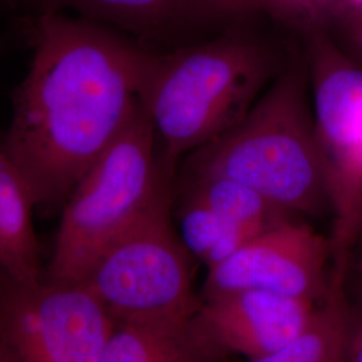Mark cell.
Listing matches in <instances>:
<instances>
[{"label": "cell", "instance_id": "ac0fdd59", "mask_svg": "<svg viewBox=\"0 0 362 362\" xmlns=\"http://www.w3.org/2000/svg\"><path fill=\"white\" fill-rule=\"evenodd\" d=\"M203 19L243 18L260 13L258 0H189Z\"/></svg>", "mask_w": 362, "mask_h": 362}, {"label": "cell", "instance_id": "52a82bcc", "mask_svg": "<svg viewBox=\"0 0 362 362\" xmlns=\"http://www.w3.org/2000/svg\"><path fill=\"white\" fill-rule=\"evenodd\" d=\"M116 324L83 282L0 275V346L10 362H98Z\"/></svg>", "mask_w": 362, "mask_h": 362}, {"label": "cell", "instance_id": "ba28073f", "mask_svg": "<svg viewBox=\"0 0 362 362\" xmlns=\"http://www.w3.org/2000/svg\"><path fill=\"white\" fill-rule=\"evenodd\" d=\"M332 263L330 238L308 223L287 220L209 267L203 298L264 290L320 303L329 287Z\"/></svg>", "mask_w": 362, "mask_h": 362}, {"label": "cell", "instance_id": "44dd1931", "mask_svg": "<svg viewBox=\"0 0 362 362\" xmlns=\"http://www.w3.org/2000/svg\"><path fill=\"white\" fill-rule=\"evenodd\" d=\"M345 285L350 299L353 302H362V269L348 267Z\"/></svg>", "mask_w": 362, "mask_h": 362}, {"label": "cell", "instance_id": "5b68a950", "mask_svg": "<svg viewBox=\"0 0 362 362\" xmlns=\"http://www.w3.org/2000/svg\"><path fill=\"white\" fill-rule=\"evenodd\" d=\"M172 203L173 191L106 247L81 281L116 322H184L200 306L192 257L170 220Z\"/></svg>", "mask_w": 362, "mask_h": 362}, {"label": "cell", "instance_id": "3957f363", "mask_svg": "<svg viewBox=\"0 0 362 362\" xmlns=\"http://www.w3.org/2000/svg\"><path fill=\"white\" fill-rule=\"evenodd\" d=\"M305 66L286 70L238 124L189 153L187 176L240 181L291 215L329 209Z\"/></svg>", "mask_w": 362, "mask_h": 362}, {"label": "cell", "instance_id": "2e32d148", "mask_svg": "<svg viewBox=\"0 0 362 362\" xmlns=\"http://www.w3.org/2000/svg\"><path fill=\"white\" fill-rule=\"evenodd\" d=\"M260 13L303 33L324 25V0H258Z\"/></svg>", "mask_w": 362, "mask_h": 362}, {"label": "cell", "instance_id": "277c9868", "mask_svg": "<svg viewBox=\"0 0 362 362\" xmlns=\"http://www.w3.org/2000/svg\"><path fill=\"white\" fill-rule=\"evenodd\" d=\"M175 177L176 165L164 158L153 124L139 103L66 200L45 275L81 282L106 247L173 191Z\"/></svg>", "mask_w": 362, "mask_h": 362}, {"label": "cell", "instance_id": "7a4b0ae2", "mask_svg": "<svg viewBox=\"0 0 362 362\" xmlns=\"http://www.w3.org/2000/svg\"><path fill=\"white\" fill-rule=\"evenodd\" d=\"M274 74L269 49L233 33L200 45L152 52L139 103L173 165L238 124Z\"/></svg>", "mask_w": 362, "mask_h": 362}, {"label": "cell", "instance_id": "e0dca14e", "mask_svg": "<svg viewBox=\"0 0 362 362\" xmlns=\"http://www.w3.org/2000/svg\"><path fill=\"white\" fill-rule=\"evenodd\" d=\"M324 28L344 52L362 66V8L338 13Z\"/></svg>", "mask_w": 362, "mask_h": 362}, {"label": "cell", "instance_id": "9c48e42d", "mask_svg": "<svg viewBox=\"0 0 362 362\" xmlns=\"http://www.w3.org/2000/svg\"><path fill=\"white\" fill-rule=\"evenodd\" d=\"M318 303L264 290H238L202 299L196 332L227 357L258 360L284 348L309 324Z\"/></svg>", "mask_w": 362, "mask_h": 362}, {"label": "cell", "instance_id": "8fae6325", "mask_svg": "<svg viewBox=\"0 0 362 362\" xmlns=\"http://www.w3.org/2000/svg\"><path fill=\"white\" fill-rule=\"evenodd\" d=\"M348 264L333 263L324 299L309 324L284 348L248 362H350L354 311L345 278Z\"/></svg>", "mask_w": 362, "mask_h": 362}, {"label": "cell", "instance_id": "cb8c5ba5", "mask_svg": "<svg viewBox=\"0 0 362 362\" xmlns=\"http://www.w3.org/2000/svg\"><path fill=\"white\" fill-rule=\"evenodd\" d=\"M0 1H3V3H6V0H0Z\"/></svg>", "mask_w": 362, "mask_h": 362}, {"label": "cell", "instance_id": "5bb4252c", "mask_svg": "<svg viewBox=\"0 0 362 362\" xmlns=\"http://www.w3.org/2000/svg\"><path fill=\"white\" fill-rule=\"evenodd\" d=\"M181 194L202 202L252 236L294 219L254 188L228 177L182 175Z\"/></svg>", "mask_w": 362, "mask_h": 362}, {"label": "cell", "instance_id": "8992f818", "mask_svg": "<svg viewBox=\"0 0 362 362\" xmlns=\"http://www.w3.org/2000/svg\"><path fill=\"white\" fill-rule=\"evenodd\" d=\"M305 37L315 143L334 214L333 263H349L362 233V66L324 27Z\"/></svg>", "mask_w": 362, "mask_h": 362}, {"label": "cell", "instance_id": "7402d4cb", "mask_svg": "<svg viewBox=\"0 0 362 362\" xmlns=\"http://www.w3.org/2000/svg\"><path fill=\"white\" fill-rule=\"evenodd\" d=\"M348 267L353 269H362V233L356 243V246L353 248L351 254H350L349 263Z\"/></svg>", "mask_w": 362, "mask_h": 362}, {"label": "cell", "instance_id": "603a6c76", "mask_svg": "<svg viewBox=\"0 0 362 362\" xmlns=\"http://www.w3.org/2000/svg\"><path fill=\"white\" fill-rule=\"evenodd\" d=\"M0 362H10V360L6 356V353H4V350L1 349V346H0Z\"/></svg>", "mask_w": 362, "mask_h": 362}, {"label": "cell", "instance_id": "ffe728a7", "mask_svg": "<svg viewBox=\"0 0 362 362\" xmlns=\"http://www.w3.org/2000/svg\"><path fill=\"white\" fill-rule=\"evenodd\" d=\"M362 8V0H324V26L338 13Z\"/></svg>", "mask_w": 362, "mask_h": 362}, {"label": "cell", "instance_id": "9a60e30c", "mask_svg": "<svg viewBox=\"0 0 362 362\" xmlns=\"http://www.w3.org/2000/svg\"><path fill=\"white\" fill-rule=\"evenodd\" d=\"M177 218L182 245L191 257L202 260L208 269L255 238L187 194H181Z\"/></svg>", "mask_w": 362, "mask_h": 362}, {"label": "cell", "instance_id": "4fadbf2b", "mask_svg": "<svg viewBox=\"0 0 362 362\" xmlns=\"http://www.w3.org/2000/svg\"><path fill=\"white\" fill-rule=\"evenodd\" d=\"M192 318L170 324L117 322L98 362H223Z\"/></svg>", "mask_w": 362, "mask_h": 362}, {"label": "cell", "instance_id": "7c38bea8", "mask_svg": "<svg viewBox=\"0 0 362 362\" xmlns=\"http://www.w3.org/2000/svg\"><path fill=\"white\" fill-rule=\"evenodd\" d=\"M35 207L26 180L0 136V275L16 282L37 281L45 275L33 224Z\"/></svg>", "mask_w": 362, "mask_h": 362}, {"label": "cell", "instance_id": "6da1fadb", "mask_svg": "<svg viewBox=\"0 0 362 362\" xmlns=\"http://www.w3.org/2000/svg\"><path fill=\"white\" fill-rule=\"evenodd\" d=\"M31 38L33 61L3 139L35 206L58 209L125 128L153 52L64 13L33 16Z\"/></svg>", "mask_w": 362, "mask_h": 362}, {"label": "cell", "instance_id": "30bf717a", "mask_svg": "<svg viewBox=\"0 0 362 362\" xmlns=\"http://www.w3.org/2000/svg\"><path fill=\"white\" fill-rule=\"evenodd\" d=\"M6 4L31 16L74 11L81 18L153 42H172L197 21H204L189 0H6Z\"/></svg>", "mask_w": 362, "mask_h": 362}, {"label": "cell", "instance_id": "d6986e66", "mask_svg": "<svg viewBox=\"0 0 362 362\" xmlns=\"http://www.w3.org/2000/svg\"><path fill=\"white\" fill-rule=\"evenodd\" d=\"M351 302L354 324L350 342V362H362V302Z\"/></svg>", "mask_w": 362, "mask_h": 362}]
</instances>
